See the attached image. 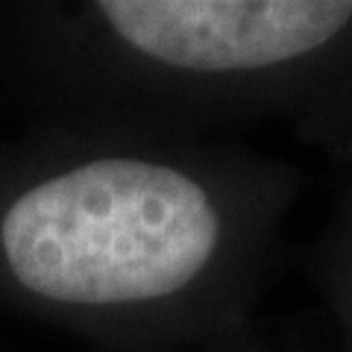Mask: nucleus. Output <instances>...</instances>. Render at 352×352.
I'll return each instance as SVG.
<instances>
[{"instance_id": "f257e3e1", "label": "nucleus", "mask_w": 352, "mask_h": 352, "mask_svg": "<svg viewBox=\"0 0 352 352\" xmlns=\"http://www.w3.org/2000/svg\"><path fill=\"white\" fill-rule=\"evenodd\" d=\"M71 129L0 156V296L126 352L185 349L232 250L220 173L168 129Z\"/></svg>"}]
</instances>
